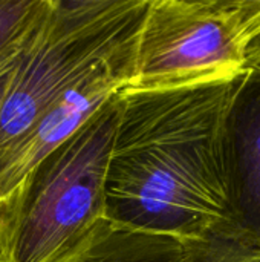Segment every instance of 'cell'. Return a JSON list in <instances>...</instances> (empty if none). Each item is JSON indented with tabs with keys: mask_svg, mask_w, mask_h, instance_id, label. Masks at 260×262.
<instances>
[{
	"mask_svg": "<svg viewBox=\"0 0 260 262\" xmlns=\"http://www.w3.org/2000/svg\"><path fill=\"white\" fill-rule=\"evenodd\" d=\"M234 80L120 91L107 221L182 243L233 239L221 130Z\"/></svg>",
	"mask_w": 260,
	"mask_h": 262,
	"instance_id": "obj_1",
	"label": "cell"
},
{
	"mask_svg": "<svg viewBox=\"0 0 260 262\" xmlns=\"http://www.w3.org/2000/svg\"><path fill=\"white\" fill-rule=\"evenodd\" d=\"M120 91L43 158L0 209V262H58L104 221Z\"/></svg>",
	"mask_w": 260,
	"mask_h": 262,
	"instance_id": "obj_2",
	"label": "cell"
},
{
	"mask_svg": "<svg viewBox=\"0 0 260 262\" xmlns=\"http://www.w3.org/2000/svg\"><path fill=\"white\" fill-rule=\"evenodd\" d=\"M147 0H51L0 111V173L48 109L139 31Z\"/></svg>",
	"mask_w": 260,
	"mask_h": 262,
	"instance_id": "obj_3",
	"label": "cell"
},
{
	"mask_svg": "<svg viewBox=\"0 0 260 262\" xmlns=\"http://www.w3.org/2000/svg\"><path fill=\"white\" fill-rule=\"evenodd\" d=\"M260 35V0H147L126 88L234 80Z\"/></svg>",
	"mask_w": 260,
	"mask_h": 262,
	"instance_id": "obj_4",
	"label": "cell"
},
{
	"mask_svg": "<svg viewBox=\"0 0 260 262\" xmlns=\"http://www.w3.org/2000/svg\"><path fill=\"white\" fill-rule=\"evenodd\" d=\"M136 37L98 61L37 121L0 173V209L15 195L32 169L72 137L118 91L130 83Z\"/></svg>",
	"mask_w": 260,
	"mask_h": 262,
	"instance_id": "obj_5",
	"label": "cell"
},
{
	"mask_svg": "<svg viewBox=\"0 0 260 262\" xmlns=\"http://www.w3.org/2000/svg\"><path fill=\"white\" fill-rule=\"evenodd\" d=\"M221 154L231 238L260 249V71L234 80L224 115Z\"/></svg>",
	"mask_w": 260,
	"mask_h": 262,
	"instance_id": "obj_6",
	"label": "cell"
},
{
	"mask_svg": "<svg viewBox=\"0 0 260 262\" xmlns=\"http://www.w3.org/2000/svg\"><path fill=\"white\" fill-rule=\"evenodd\" d=\"M185 243L104 221L58 262H184Z\"/></svg>",
	"mask_w": 260,
	"mask_h": 262,
	"instance_id": "obj_7",
	"label": "cell"
},
{
	"mask_svg": "<svg viewBox=\"0 0 260 262\" xmlns=\"http://www.w3.org/2000/svg\"><path fill=\"white\" fill-rule=\"evenodd\" d=\"M49 5L51 0H0V63L26 48Z\"/></svg>",
	"mask_w": 260,
	"mask_h": 262,
	"instance_id": "obj_8",
	"label": "cell"
},
{
	"mask_svg": "<svg viewBox=\"0 0 260 262\" xmlns=\"http://www.w3.org/2000/svg\"><path fill=\"white\" fill-rule=\"evenodd\" d=\"M184 262H260V249L218 236L187 241Z\"/></svg>",
	"mask_w": 260,
	"mask_h": 262,
	"instance_id": "obj_9",
	"label": "cell"
},
{
	"mask_svg": "<svg viewBox=\"0 0 260 262\" xmlns=\"http://www.w3.org/2000/svg\"><path fill=\"white\" fill-rule=\"evenodd\" d=\"M35 34V32H34ZM28 46V45H26ZM25 51V49H23ZM21 52H18L17 55L5 60L3 63H0V111L3 107V103L6 100V95H8V91H9V86H11V81H12V77H14V72L18 66V61L21 58Z\"/></svg>",
	"mask_w": 260,
	"mask_h": 262,
	"instance_id": "obj_10",
	"label": "cell"
},
{
	"mask_svg": "<svg viewBox=\"0 0 260 262\" xmlns=\"http://www.w3.org/2000/svg\"><path fill=\"white\" fill-rule=\"evenodd\" d=\"M247 69H257L260 71V35H257L248 48L247 55ZM245 69V71H247Z\"/></svg>",
	"mask_w": 260,
	"mask_h": 262,
	"instance_id": "obj_11",
	"label": "cell"
}]
</instances>
